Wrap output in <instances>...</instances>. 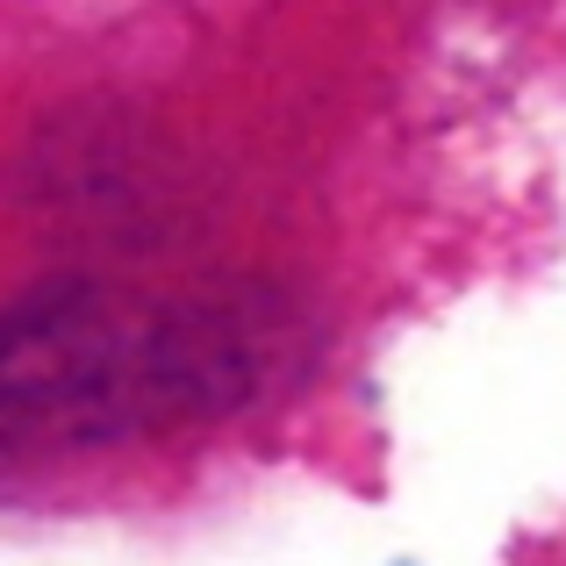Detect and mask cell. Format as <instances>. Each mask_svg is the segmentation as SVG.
Returning a JSON list of instances; mask_svg holds the SVG:
<instances>
[]
</instances>
